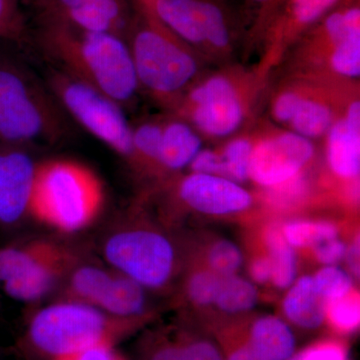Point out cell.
I'll return each mask as SVG.
<instances>
[{"instance_id":"cell-1","label":"cell","mask_w":360,"mask_h":360,"mask_svg":"<svg viewBox=\"0 0 360 360\" xmlns=\"http://www.w3.org/2000/svg\"><path fill=\"white\" fill-rule=\"evenodd\" d=\"M37 40L60 70L115 103H127L139 87L129 44L120 35L87 32L39 15Z\"/></svg>"},{"instance_id":"cell-2","label":"cell","mask_w":360,"mask_h":360,"mask_svg":"<svg viewBox=\"0 0 360 360\" xmlns=\"http://www.w3.org/2000/svg\"><path fill=\"white\" fill-rule=\"evenodd\" d=\"M146 321V314L115 316L91 305L63 300L33 315L23 340L32 352L53 360L101 345L115 347Z\"/></svg>"},{"instance_id":"cell-3","label":"cell","mask_w":360,"mask_h":360,"mask_svg":"<svg viewBox=\"0 0 360 360\" xmlns=\"http://www.w3.org/2000/svg\"><path fill=\"white\" fill-rule=\"evenodd\" d=\"M105 193L101 177L84 163L53 158L37 163L28 214L63 233L96 221Z\"/></svg>"},{"instance_id":"cell-4","label":"cell","mask_w":360,"mask_h":360,"mask_svg":"<svg viewBox=\"0 0 360 360\" xmlns=\"http://www.w3.org/2000/svg\"><path fill=\"white\" fill-rule=\"evenodd\" d=\"M25 70L0 60V141H58L66 134L58 101Z\"/></svg>"},{"instance_id":"cell-5","label":"cell","mask_w":360,"mask_h":360,"mask_svg":"<svg viewBox=\"0 0 360 360\" xmlns=\"http://www.w3.org/2000/svg\"><path fill=\"white\" fill-rule=\"evenodd\" d=\"M49 82L52 96L75 122L117 155L131 158L132 129L120 104L60 70H51Z\"/></svg>"},{"instance_id":"cell-6","label":"cell","mask_w":360,"mask_h":360,"mask_svg":"<svg viewBox=\"0 0 360 360\" xmlns=\"http://www.w3.org/2000/svg\"><path fill=\"white\" fill-rule=\"evenodd\" d=\"M146 25L139 26L129 45L137 82L160 96L179 91L196 72V63L148 11Z\"/></svg>"},{"instance_id":"cell-7","label":"cell","mask_w":360,"mask_h":360,"mask_svg":"<svg viewBox=\"0 0 360 360\" xmlns=\"http://www.w3.org/2000/svg\"><path fill=\"white\" fill-rule=\"evenodd\" d=\"M103 255L113 269L144 288H161L174 276L175 252L167 236L153 229L124 226L106 238Z\"/></svg>"},{"instance_id":"cell-8","label":"cell","mask_w":360,"mask_h":360,"mask_svg":"<svg viewBox=\"0 0 360 360\" xmlns=\"http://www.w3.org/2000/svg\"><path fill=\"white\" fill-rule=\"evenodd\" d=\"M314 155V146L302 135L285 134L252 149L250 177L260 186H276L292 179Z\"/></svg>"},{"instance_id":"cell-9","label":"cell","mask_w":360,"mask_h":360,"mask_svg":"<svg viewBox=\"0 0 360 360\" xmlns=\"http://www.w3.org/2000/svg\"><path fill=\"white\" fill-rule=\"evenodd\" d=\"M40 15L87 32L120 35L129 25L127 0H37Z\"/></svg>"},{"instance_id":"cell-10","label":"cell","mask_w":360,"mask_h":360,"mask_svg":"<svg viewBox=\"0 0 360 360\" xmlns=\"http://www.w3.org/2000/svg\"><path fill=\"white\" fill-rule=\"evenodd\" d=\"M193 120L206 134L224 136L238 129L243 117L236 89L224 77H213L193 90Z\"/></svg>"},{"instance_id":"cell-11","label":"cell","mask_w":360,"mask_h":360,"mask_svg":"<svg viewBox=\"0 0 360 360\" xmlns=\"http://www.w3.org/2000/svg\"><path fill=\"white\" fill-rule=\"evenodd\" d=\"M179 195L196 212L213 215L243 212L252 201L250 194L236 182L219 175L195 172L182 180Z\"/></svg>"},{"instance_id":"cell-12","label":"cell","mask_w":360,"mask_h":360,"mask_svg":"<svg viewBox=\"0 0 360 360\" xmlns=\"http://www.w3.org/2000/svg\"><path fill=\"white\" fill-rule=\"evenodd\" d=\"M37 165L23 151L0 150V224H18L28 214Z\"/></svg>"},{"instance_id":"cell-13","label":"cell","mask_w":360,"mask_h":360,"mask_svg":"<svg viewBox=\"0 0 360 360\" xmlns=\"http://www.w3.org/2000/svg\"><path fill=\"white\" fill-rule=\"evenodd\" d=\"M79 262L77 251L58 243L49 255L40 258L20 276L4 283L7 295L20 302H35L44 297L65 278Z\"/></svg>"},{"instance_id":"cell-14","label":"cell","mask_w":360,"mask_h":360,"mask_svg":"<svg viewBox=\"0 0 360 360\" xmlns=\"http://www.w3.org/2000/svg\"><path fill=\"white\" fill-rule=\"evenodd\" d=\"M328 158L335 174L354 179L360 170V104L350 105L347 117L333 125L328 137Z\"/></svg>"},{"instance_id":"cell-15","label":"cell","mask_w":360,"mask_h":360,"mask_svg":"<svg viewBox=\"0 0 360 360\" xmlns=\"http://www.w3.org/2000/svg\"><path fill=\"white\" fill-rule=\"evenodd\" d=\"M288 288L283 307L288 321L304 329L321 328L326 319L328 302L317 290L314 277H300Z\"/></svg>"},{"instance_id":"cell-16","label":"cell","mask_w":360,"mask_h":360,"mask_svg":"<svg viewBox=\"0 0 360 360\" xmlns=\"http://www.w3.org/2000/svg\"><path fill=\"white\" fill-rule=\"evenodd\" d=\"M143 7L180 39L191 44L205 41L198 0H150Z\"/></svg>"},{"instance_id":"cell-17","label":"cell","mask_w":360,"mask_h":360,"mask_svg":"<svg viewBox=\"0 0 360 360\" xmlns=\"http://www.w3.org/2000/svg\"><path fill=\"white\" fill-rule=\"evenodd\" d=\"M142 360H224V356L210 340L161 336L146 345Z\"/></svg>"},{"instance_id":"cell-18","label":"cell","mask_w":360,"mask_h":360,"mask_svg":"<svg viewBox=\"0 0 360 360\" xmlns=\"http://www.w3.org/2000/svg\"><path fill=\"white\" fill-rule=\"evenodd\" d=\"M96 309L120 317H136L146 314L144 288L134 279L113 270Z\"/></svg>"},{"instance_id":"cell-19","label":"cell","mask_w":360,"mask_h":360,"mask_svg":"<svg viewBox=\"0 0 360 360\" xmlns=\"http://www.w3.org/2000/svg\"><path fill=\"white\" fill-rule=\"evenodd\" d=\"M248 341L269 360H288L295 354V338L290 326L272 315L253 322Z\"/></svg>"},{"instance_id":"cell-20","label":"cell","mask_w":360,"mask_h":360,"mask_svg":"<svg viewBox=\"0 0 360 360\" xmlns=\"http://www.w3.org/2000/svg\"><path fill=\"white\" fill-rule=\"evenodd\" d=\"M200 146V139L186 124L169 123L162 129L158 163L167 169H180L194 160Z\"/></svg>"},{"instance_id":"cell-21","label":"cell","mask_w":360,"mask_h":360,"mask_svg":"<svg viewBox=\"0 0 360 360\" xmlns=\"http://www.w3.org/2000/svg\"><path fill=\"white\" fill-rule=\"evenodd\" d=\"M58 243L47 239H37L20 246L0 248V283H6L20 276L40 258L53 250Z\"/></svg>"},{"instance_id":"cell-22","label":"cell","mask_w":360,"mask_h":360,"mask_svg":"<svg viewBox=\"0 0 360 360\" xmlns=\"http://www.w3.org/2000/svg\"><path fill=\"white\" fill-rule=\"evenodd\" d=\"M266 245L271 262V281L279 290H285L295 283L296 276L295 253L292 246L284 238L283 231L271 227L266 233Z\"/></svg>"},{"instance_id":"cell-23","label":"cell","mask_w":360,"mask_h":360,"mask_svg":"<svg viewBox=\"0 0 360 360\" xmlns=\"http://www.w3.org/2000/svg\"><path fill=\"white\" fill-rule=\"evenodd\" d=\"M257 302V290L250 281L231 274L221 276L214 304L226 314L248 311Z\"/></svg>"},{"instance_id":"cell-24","label":"cell","mask_w":360,"mask_h":360,"mask_svg":"<svg viewBox=\"0 0 360 360\" xmlns=\"http://www.w3.org/2000/svg\"><path fill=\"white\" fill-rule=\"evenodd\" d=\"M281 231L292 248H314L338 236V227L328 221L296 220L283 225Z\"/></svg>"},{"instance_id":"cell-25","label":"cell","mask_w":360,"mask_h":360,"mask_svg":"<svg viewBox=\"0 0 360 360\" xmlns=\"http://www.w3.org/2000/svg\"><path fill=\"white\" fill-rule=\"evenodd\" d=\"M331 118L330 110L323 104L302 99L290 122L303 137H317L330 127Z\"/></svg>"},{"instance_id":"cell-26","label":"cell","mask_w":360,"mask_h":360,"mask_svg":"<svg viewBox=\"0 0 360 360\" xmlns=\"http://www.w3.org/2000/svg\"><path fill=\"white\" fill-rule=\"evenodd\" d=\"M252 146L246 139H236L225 148L219 155V176L232 181H245L250 177V165Z\"/></svg>"},{"instance_id":"cell-27","label":"cell","mask_w":360,"mask_h":360,"mask_svg":"<svg viewBox=\"0 0 360 360\" xmlns=\"http://www.w3.org/2000/svg\"><path fill=\"white\" fill-rule=\"evenodd\" d=\"M326 319L333 328L340 333H349L356 330L360 322L359 295L352 291L345 297L328 302Z\"/></svg>"},{"instance_id":"cell-28","label":"cell","mask_w":360,"mask_h":360,"mask_svg":"<svg viewBox=\"0 0 360 360\" xmlns=\"http://www.w3.org/2000/svg\"><path fill=\"white\" fill-rule=\"evenodd\" d=\"M198 2L205 40L214 46H226L229 41V32L221 9L208 0H198Z\"/></svg>"},{"instance_id":"cell-29","label":"cell","mask_w":360,"mask_h":360,"mask_svg":"<svg viewBox=\"0 0 360 360\" xmlns=\"http://www.w3.org/2000/svg\"><path fill=\"white\" fill-rule=\"evenodd\" d=\"M312 277L317 290L328 302L345 297L354 288V281L349 274L335 265L323 267Z\"/></svg>"},{"instance_id":"cell-30","label":"cell","mask_w":360,"mask_h":360,"mask_svg":"<svg viewBox=\"0 0 360 360\" xmlns=\"http://www.w3.org/2000/svg\"><path fill=\"white\" fill-rule=\"evenodd\" d=\"M333 68L340 75L356 77L360 73V30L341 39L335 44Z\"/></svg>"},{"instance_id":"cell-31","label":"cell","mask_w":360,"mask_h":360,"mask_svg":"<svg viewBox=\"0 0 360 360\" xmlns=\"http://www.w3.org/2000/svg\"><path fill=\"white\" fill-rule=\"evenodd\" d=\"M221 276L212 270H198L191 274L186 284L189 300L198 307L214 304Z\"/></svg>"},{"instance_id":"cell-32","label":"cell","mask_w":360,"mask_h":360,"mask_svg":"<svg viewBox=\"0 0 360 360\" xmlns=\"http://www.w3.org/2000/svg\"><path fill=\"white\" fill-rule=\"evenodd\" d=\"M21 2L22 0H0V39L20 41L25 39L27 26Z\"/></svg>"},{"instance_id":"cell-33","label":"cell","mask_w":360,"mask_h":360,"mask_svg":"<svg viewBox=\"0 0 360 360\" xmlns=\"http://www.w3.org/2000/svg\"><path fill=\"white\" fill-rule=\"evenodd\" d=\"M210 270L219 276L236 274L243 264V253L238 246L229 240L214 243L207 255Z\"/></svg>"},{"instance_id":"cell-34","label":"cell","mask_w":360,"mask_h":360,"mask_svg":"<svg viewBox=\"0 0 360 360\" xmlns=\"http://www.w3.org/2000/svg\"><path fill=\"white\" fill-rule=\"evenodd\" d=\"M162 127L155 123H144L132 130V155L158 163Z\"/></svg>"},{"instance_id":"cell-35","label":"cell","mask_w":360,"mask_h":360,"mask_svg":"<svg viewBox=\"0 0 360 360\" xmlns=\"http://www.w3.org/2000/svg\"><path fill=\"white\" fill-rule=\"evenodd\" d=\"M338 0H291L290 18L297 25H309L319 20Z\"/></svg>"},{"instance_id":"cell-36","label":"cell","mask_w":360,"mask_h":360,"mask_svg":"<svg viewBox=\"0 0 360 360\" xmlns=\"http://www.w3.org/2000/svg\"><path fill=\"white\" fill-rule=\"evenodd\" d=\"M288 360H348V352L338 341L323 340L295 352Z\"/></svg>"},{"instance_id":"cell-37","label":"cell","mask_w":360,"mask_h":360,"mask_svg":"<svg viewBox=\"0 0 360 360\" xmlns=\"http://www.w3.org/2000/svg\"><path fill=\"white\" fill-rule=\"evenodd\" d=\"M314 250L316 259L321 264L330 266L338 264L345 257L347 248L342 241L335 238L314 246Z\"/></svg>"},{"instance_id":"cell-38","label":"cell","mask_w":360,"mask_h":360,"mask_svg":"<svg viewBox=\"0 0 360 360\" xmlns=\"http://www.w3.org/2000/svg\"><path fill=\"white\" fill-rule=\"evenodd\" d=\"M53 360H127L112 345H101Z\"/></svg>"},{"instance_id":"cell-39","label":"cell","mask_w":360,"mask_h":360,"mask_svg":"<svg viewBox=\"0 0 360 360\" xmlns=\"http://www.w3.org/2000/svg\"><path fill=\"white\" fill-rule=\"evenodd\" d=\"M302 99V97L292 94V92H288V94L279 96L274 104V110L277 120H281V122H290Z\"/></svg>"},{"instance_id":"cell-40","label":"cell","mask_w":360,"mask_h":360,"mask_svg":"<svg viewBox=\"0 0 360 360\" xmlns=\"http://www.w3.org/2000/svg\"><path fill=\"white\" fill-rule=\"evenodd\" d=\"M195 174L219 175L220 172L219 155L210 150L201 151L191 161Z\"/></svg>"},{"instance_id":"cell-41","label":"cell","mask_w":360,"mask_h":360,"mask_svg":"<svg viewBox=\"0 0 360 360\" xmlns=\"http://www.w3.org/2000/svg\"><path fill=\"white\" fill-rule=\"evenodd\" d=\"M250 276L257 283L264 284L271 281L272 267L269 257L253 260L250 265Z\"/></svg>"},{"instance_id":"cell-42","label":"cell","mask_w":360,"mask_h":360,"mask_svg":"<svg viewBox=\"0 0 360 360\" xmlns=\"http://www.w3.org/2000/svg\"><path fill=\"white\" fill-rule=\"evenodd\" d=\"M224 360H269L257 348L246 340L243 345L234 347Z\"/></svg>"},{"instance_id":"cell-43","label":"cell","mask_w":360,"mask_h":360,"mask_svg":"<svg viewBox=\"0 0 360 360\" xmlns=\"http://www.w3.org/2000/svg\"><path fill=\"white\" fill-rule=\"evenodd\" d=\"M348 264L354 276L359 274V239H355L354 243L347 248V255Z\"/></svg>"},{"instance_id":"cell-44","label":"cell","mask_w":360,"mask_h":360,"mask_svg":"<svg viewBox=\"0 0 360 360\" xmlns=\"http://www.w3.org/2000/svg\"><path fill=\"white\" fill-rule=\"evenodd\" d=\"M139 1H141V4H142V6H148V4H149V1H150V0H139Z\"/></svg>"},{"instance_id":"cell-45","label":"cell","mask_w":360,"mask_h":360,"mask_svg":"<svg viewBox=\"0 0 360 360\" xmlns=\"http://www.w3.org/2000/svg\"><path fill=\"white\" fill-rule=\"evenodd\" d=\"M26 1H27V2H34V4H35V2H37V0H22V2H26Z\"/></svg>"}]
</instances>
